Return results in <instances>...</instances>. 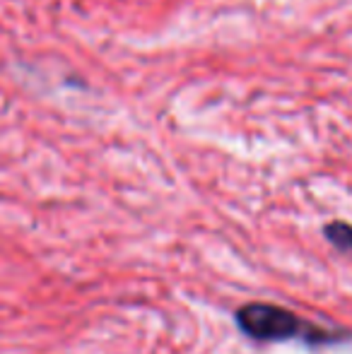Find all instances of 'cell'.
Instances as JSON below:
<instances>
[{
	"mask_svg": "<svg viewBox=\"0 0 352 354\" xmlns=\"http://www.w3.org/2000/svg\"><path fill=\"white\" fill-rule=\"evenodd\" d=\"M237 326L241 333L254 340L261 342H280V340H295L302 337L306 342H333L338 335L321 328L311 326V323L302 321L292 311L272 304H246L237 311Z\"/></svg>",
	"mask_w": 352,
	"mask_h": 354,
	"instance_id": "cell-1",
	"label": "cell"
},
{
	"mask_svg": "<svg viewBox=\"0 0 352 354\" xmlns=\"http://www.w3.org/2000/svg\"><path fill=\"white\" fill-rule=\"evenodd\" d=\"M324 234L335 248H340V251H345V253H352V227L350 224L331 222V224H326Z\"/></svg>",
	"mask_w": 352,
	"mask_h": 354,
	"instance_id": "cell-2",
	"label": "cell"
}]
</instances>
